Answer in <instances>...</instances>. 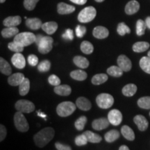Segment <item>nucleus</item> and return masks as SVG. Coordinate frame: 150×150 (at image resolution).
I'll return each instance as SVG.
<instances>
[{"label": "nucleus", "mask_w": 150, "mask_h": 150, "mask_svg": "<svg viewBox=\"0 0 150 150\" xmlns=\"http://www.w3.org/2000/svg\"><path fill=\"white\" fill-rule=\"evenodd\" d=\"M55 134L54 129L52 127H46L35 134L33 137L35 144L38 147H44L53 139Z\"/></svg>", "instance_id": "obj_1"}, {"label": "nucleus", "mask_w": 150, "mask_h": 150, "mask_svg": "<svg viewBox=\"0 0 150 150\" xmlns=\"http://www.w3.org/2000/svg\"><path fill=\"white\" fill-rule=\"evenodd\" d=\"M76 110V106L72 102H63L56 107V112L61 117H65L72 115Z\"/></svg>", "instance_id": "obj_2"}, {"label": "nucleus", "mask_w": 150, "mask_h": 150, "mask_svg": "<svg viewBox=\"0 0 150 150\" xmlns=\"http://www.w3.org/2000/svg\"><path fill=\"white\" fill-rule=\"evenodd\" d=\"M36 35L31 32H22L18 33L14 37L13 41L23 47H27L35 42Z\"/></svg>", "instance_id": "obj_3"}, {"label": "nucleus", "mask_w": 150, "mask_h": 150, "mask_svg": "<svg viewBox=\"0 0 150 150\" xmlns=\"http://www.w3.org/2000/svg\"><path fill=\"white\" fill-rule=\"evenodd\" d=\"M97 11L95 7L88 6L83 8L78 15V20L81 23L91 22L96 17Z\"/></svg>", "instance_id": "obj_4"}, {"label": "nucleus", "mask_w": 150, "mask_h": 150, "mask_svg": "<svg viewBox=\"0 0 150 150\" xmlns=\"http://www.w3.org/2000/svg\"><path fill=\"white\" fill-rule=\"evenodd\" d=\"M14 124L16 129L20 132H27L29 129V125L27 119L23 113L20 111L16 112L14 115Z\"/></svg>", "instance_id": "obj_5"}, {"label": "nucleus", "mask_w": 150, "mask_h": 150, "mask_svg": "<svg viewBox=\"0 0 150 150\" xmlns=\"http://www.w3.org/2000/svg\"><path fill=\"white\" fill-rule=\"evenodd\" d=\"M96 103L99 108L107 109L111 107L114 103V98L108 93L99 94L96 97Z\"/></svg>", "instance_id": "obj_6"}, {"label": "nucleus", "mask_w": 150, "mask_h": 150, "mask_svg": "<svg viewBox=\"0 0 150 150\" xmlns=\"http://www.w3.org/2000/svg\"><path fill=\"white\" fill-rule=\"evenodd\" d=\"M15 107L18 111H20L23 113H29L33 112L35 110V105L31 101L27 99H20L15 104Z\"/></svg>", "instance_id": "obj_7"}, {"label": "nucleus", "mask_w": 150, "mask_h": 150, "mask_svg": "<svg viewBox=\"0 0 150 150\" xmlns=\"http://www.w3.org/2000/svg\"><path fill=\"white\" fill-rule=\"evenodd\" d=\"M54 40L50 36H43L38 45V49L40 53L42 54H48L53 47Z\"/></svg>", "instance_id": "obj_8"}, {"label": "nucleus", "mask_w": 150, "mask_h": 150, "mask_svg": "<svg viewBox=\"0 0 150 150\" xmlns=\"http://www.w3.org/2000/svg\"><path fill=\"white\" fill-rule=\"evenodd\" d=\"M108 120L110 124L114 126H117L122 121V114L119 110L112 109L108 112Z\"/></svg>", "instance_id": "obj_9"}, {"label": "nucleus", "mask_w": 150, "mask_h": 150, "mask_svg": "<svg viewBox=\"0 0 150 150\" xmlns=\"http://www.w3.org/2000/svg\"><path fill=\"white\" fill-rule=\"evenodd\" d=\"M117 65L124 72H129L131 70L132 67V63H131V60L125 55H120L118 56Z\"/></svg>", "instance_id": "obj_10"}, {"label": "nucleus", "mask_w": 150, "mask_h": 150, "mask_svg": "<svg viewBox=\"0 0 150 150\" xmlns=\"http://www.w3.org/2000/svg\"><path fill=\"white\" fill-rule=\"evenodd\" d=\"M109 124L110 122L107 118L101 117L99 119L95 120L92 123V127L95 130L101 131L107 128L109 126Z\"/></svg>", "instance_id": "obj_11"}, {"label": "nucleus", "mask_w": 150, "mask_h": 150, "mask_svg": "<svg viewBox=\"0 0 150 150\" xmlns=\"http://www.w3.org/2000/svg\"><path fill=\"white\" fill-rule=\"evenodd\" d=\"M13 65L18 69H23L26 65L25 58L21 53H16L11 59Z\"/></svg>", "instance_id": "obj_12"}, {"label": "nucleus", "mask_w": 150, "mask_h": 150, "mask_svg": "<svg viewBox=\"0 0 150 150\" xmlns=\"http://www.w3.org/2000/svg\"><path fill=\"white\" fill-rule=\"evenodd\" d=\"M24 79H25V76L22 73L17 72L11 74L9 76L8 79V83L9 85L12 86H18L22 83Z\"/></svg>", "instance_id": "obj_13"}, {"label": "nucleus", "mask_w": 150, "mask_h": 150, "mask_svg": "<svg viewBox=\"0 0 150 150\" xmlns=\"http://www.w3.org/2000/svg\"><path fill=\"white\" fill-rule=\"evenodd\" d=\"M134 121L140 131H144L146 129H147L148 126H149V122H148L147 120L146 119L145 117H144L143 115H138L135 116Z\"/></svg>", "instance_id": "obj_14"}, {"label": "nucleus", "mask_w": 150, "mask_h": 150, "mask_svg": "<svg viewBox=\"0 0 150 150\" xmlns=\"http://www.w3.org/2000/svg\"><path fill=\"white\" fill-rule=\"evenodd\" d=\"M22 18L19 16H9L5 18L3 21L4 25L6 27H15L21 24Z\"/></svg>", "instance_id": "obj_15"}, {"label": "nucleus", "mask_w": 150, "mask_h": 150, "mask_svg": "<svg viewBox=\"0 0 150 150\" xmlns=\"http://www.w3.org/2000/svg\"><path fill=\"white\" fill-rule=\"evenodd\" d=\"M93 36L97 39H104L109 35V31L106 27L102 26H97L95 27L93 31Z\"/></svg>", "instance_id": "obj_16"}, {"label": "nucleus", "mask_w": 150, "mask_h": 150, "mask_svg": "<svg viewBox=\"0 0 150 150\" xmlns=\"http://www.w3.org/2000/svg\"><path fill=\"white\" fill-rule=\"evenodd\" d=\"M140 9V4L136 0H131L127 4L125 11L127 15H134Z\"/></svg>", "instance_id": "obj_17"}, {"label": "nucleus", "mask_w": 150, "mask_h": 150, "mask_svg": "<svg viewBox=\"0 0 150 150\" xmlns=\"http://www.w3.org/2000/svg\"><path fill=\"white\" fill-rule=\"evenodd\" d=\"M76 105L80 110H84V111L89 110L92 107L91 103L89 99L83 97H80L76 99Z\"/></svg>", "instance_id": "obj_18"}, {"label": "nucleus", "mask_w": 150, "mask_h": 150, "mask_svg": "<svg viewBox=\"0 0 150 150\" xmlns=\"http://www.w3.org/2000/svg\"><path fill=\"white\" fill-rule=\"evenodd\" d=\"M58 13L61 15L70 14L75 11V7L74 6L69 5L64 2L59 3L57 6Z\"/></svg>", "instance_id": "obj_19"}, {"label": "nucleus", "mask_w": 150, "mask_h": 150, "mask_svg": "<svg viewBox=\"0 0 150 150\" xmlns=\"http://www.w3.org/2000/svg\"><path fill=\"white\" fill-rule=\"evenodd\" d=\"M54 91L56 94L61 96H68L72 93V88L70 86L67 84L55 86Z\"/></svg>", "instance_id": "obj_20"}, {"label": "nucleus", "mask_w": 150, "mask_h": 150, "mask_svg": "<svg viewBox=\"0 0 150 150\" xmlns=\"http://www.w3.org/2000/svg\"><path fill=\"white\" fill-rule=\"evenodd\" d=\"M26 25L30 29L38 30L42 27V21L39 18H27L26 20Z\"/></svg>", "instance_id": "obj_21"}, {"label": "nucleus", "mask_w": 150, "mask_h": 150, "mask_svg": "<svg viewBox=\"0 0 150 150\" xmlns=\"http://www.w3.org/2000/svg\"><path fill=\"white\" fill-rule=\"evenodd\" d=\"M42 29L46 33L52 35L58 29V24L56 22H47L42 24Z\"/></svg>", "instance_id": "obj_22"}, {"label": "nucleus", "mask_w": 150, "mask_h": 150, "mask_svg": "<svg viewBox=\"0 0 150 150\" xmlns=\"http://www.w3.org/2000/svg\"><path fill=\"white\" fill-rule=\"evenodd\" d=\"M74 63L76 66L82 69H86L89 66V61L86 58L81 56H76L73 59Z\"/></svg>", "instance_id": "obj_23"}, {"label": "nucleus", "mask_w": 150, "mask_h": 150, "mask_svg": "<svg viewBox=\"0 0 150 150\" xmlns=\"http://www.w3.org/2000/svg\"><path fill=\"white\" fill-rule=\"evenodd\" d=\"M121 133L122 135L124 136V138H126L127 140H130V141H133L135 139V134L133 131L129 126L127 125H124V126L121 128Z\"/></svg>", "instance_id": "obj_24"}, {"label": "nucleus", "mask_w": 150, "mask_h": 150, "mask_svg": "<svg viewBox=\"0 0 150 150\" xmlns=\"http://www.w3.org/2000/svg\"><path fill=\"white\" fill-rule=\"evenodd\" d=\"M19 33V29L16 27H6L1 31V34L4 38H10L11 37H15Z\"/></svg>", "instance_id": "obj_25"}, {"label": "nucleus", "mask_w": 150, "mask_h": 150, "mask_svg": "<svg viewBox=\"0 0 150 150\" xmlns=\"http://www.w3.org/2000/svg\"><path fill=\"white\" fill-rule=\"evenodd\" d=\"M137 86L134 83L127 84L122 88V94L125 96L127 97H132L136 94L137 92Z\"/></svg>", "instance_id": "obj_26"}, {"label": "nucleus", "mask_w": 150, "mask_h": 150, "mask_svg": "<svg viewBox=\"0 0 150 150\" xmlns=\"http://www.w3.org/2000/svg\"><path fill=\"white\" fill-rule=\"evenodd\" d=\"M0 71L5 75H10L12 73V69L11 65L4 59L0 58Z\"/></svg>", "instance_id": "obj_27"}, {"label": "nucleus", "mask_w": 150, "mask_h": 150, "mask_svg": "<svg viewBox=\"0 0 150 150\" xmlns=\"http://www.w3.org/2000/svg\"><path fill=\"white\" fill-rule=\"evenodd\" d=\"M83 134L87 137L88 141L91 143H99L102 140V138L99 135L95 134L91 131H86Z\"/></svg>", "instance_id": "obj_28"}, {"label": "nucleus", "mask_w": 150, "mask_h": 150, "mask_svg": "<svg viewBox=\"0 0 150 150\" xmlns=\"http://www.w3.org/2000/svg\"><path fill=\"white\" fill-rule=\"evenodd\" d=\"M30 90V81L28 78H25L22 83L19 86V93L21 96L27 95Z\"/></svg>", "instance_id": "obj_29"}, {"label": "nucleus", "mask_w": 150, "mask_h": 150, "mask_svg": "<svg viewBox=\"0 0 150 150\" xmlns=\"http://www.w3.org/2000/svg\"><path fill=\"white\" fill-rule=\"evenodd\" d=\"M149 47V43L147 42H137L133 45V50L137 53L145 52Z\"/></svg>", "instance_id": "obj_30"}, {"label": "nucleus", "mask_w": 150, "mask_h": 150, "mask_svg": "<svg viewBox=\"0 0 150 150\" xmlns=\"http://www.w3.org/2000/svg\"><path fill=\"white\" fill-rule=\"evenodd\" d=\"M70 76L74 80L84 81L87 78L88 74L85 71L81 70H76L71 72Z\"/></svg>", "instance_id": "obj_31"}, {"label": "nucleus", "mask_w": 150, "mask_h": 150, "mask_svg": "<svg viewBox=\"0 0 150 150\" xmlns=\"http://www.w3.org/2000/svg\"><path fill=\"white\" fill-rule=\"evenodd\" d=\"M108 80V76L106 74H97L92 78L91 81L93 85H101Z\"/></svg>", "instance_id": "obj_32"}, {"label": "nucleus", "mask_w": 150, "mask_h": 150, "mask_svg": "<svg viewBox=\"0 0 150 150\" xmlns=\"http://www.w3.org/2000/svg\"><path fill=\"white\" fill-rule=\"evenodd\" d=\"M120 138V132L117 130H110L104 136V139L107 142H112Z\"/></svg>", "instance_id": "obj_33"}, {"label": "nucleus", "mask_w": 150, "mask_h": 150, "mask_svg": "<svg viewBox=\"0 0 150 150\" xmlns=\"http://www.w3.org/2000/svg\"><path fill=\"white\" fill-rule=\"evenodd\" d=\"M140 66L144 72L150 74V57L143 56L140 61Z\"/></svg>", "instance_id": "obj_34"}, {"label": "nucleus", "mask_w": 150, "mask_h": 150, "mask_svg": "<svg viewBox=\"0 0 150 150\" xmlns=\"http://www.w3.org/2000/svg\"><path fill=\"white\" fill-rule=\"evenodd\" d=\"M124 71L119 66H110L107 69V73L114 77H120L122 76Z\"/></svg>", "instance_id": "obj_35"}, {"label": "nucleus", "mask_w": 150, "mask_h": 150, "mask_svg": "<svg viewBox=\"0 0 150 150\" xmlns=\"http://www.w3.org/2000/svg\"><path fill=\"white\" fill-rule=\"evenodd\" d=\"M80 49L83 53L86 54H91L93 52L94 47L91 42L88 41H83L81 44Z\"/></svg>", "instance_id": "obj_36"}, {"label": "nucleus", "mask_w": 150, "mask_h": 150, "mask_svg": "<svg viewBox=\"0 0 150 150\" xmlns=\"http://www.w3.org/2000/svg\"><path fill=\"white\" fill-rule=\"evenodd\" d=\"M138 105L143 109H150V97L146 96L140 98L138 100Z\"/></svg>", "instance_id": "obj_37"}, {"label": "nucleus", "mask_w": 150, "mask_h": 150, "mask_svg": "<svg viewBox=\"0 0 150 150\" xmlns=\"http://www.w3.org/2000/svg\"><path fill=\"white\" fill-rule=\"evenodd\" d=\"M147 28V25H146L145 22H144L142 20H138L136 22V33L137 35H142L145 34V29Z\"/></svg>", "instance_id": "obj_38"}, {"label": "nucleus", "mask_w": 150, "mask_h": 150, "mask_svg": "<svg viewBox=\"0 0 150 150\" xmlns=\"http://www.w3.org/2000/svg\"><path fill=\"white\" fill-rule=\"evenodd\" d=\"M87 122V117L86 116H81L74 122L75 128L78 131H82L84 129L86 124Z\"/></svg>", "instance_id": "obj_39"}, {"label": "nucleus", "mask_w": 150, "mask_h": 150, "mask_svg": "<svg viewBox=\"0 0 150 150\" xmlns=\"http://www.w3.org/2000/svg\"><path fill=\"white\" fill-rule=\"evenodd\" d=\"M51 63L48 60H44L38 65V70L40 72H46L50 70Z\"/></svg>", "instance_id": "obj_40"}, {"label": "nucleus", "mask_w": 150, "mask_h": 150, "mask_svg": "<svg viewBox=\"0 0 150 150\" xmlns=\"http://www.w3.org/2000/svg\"><path fill=\"white\" fill-rule=\"evenodd\" d=\"M24 47L22 46L19 43L13 41V42H9L8 45V48L11 51L16 52V53H21V52L24 50Z\"/></svg>", "instance_id": "obj_41"}, {"label": "nucleus", "mask_w": 150, "mask_h": 150, "mask_svg": "<svg viewBox=\"0 0 150 150\" xmlns=\"http://www.w3.org/2000/svg\"><path fill=\"white\" fill-rule=\"evenodd\" d=\"M117 31L118 34L120 35H122V36L125 35L126 33H131V30L129 29V27L127 24H125V23H124V22H121V23L118 24Z\"/></svg>", "instance_id": "obj_42"}, {"label": "nucleus", "mask_w": 150, "mask_h": 150, "mask_svg": "<svg viewBox=\"0 0 150 150\" xmlns=\"http://www.w3.org/2000/svg\"><path fill=\"white\" fill-rule=\"evenodd\" d=\"M74 142L75 144L77 146H83L86 145L88 141L87 137L86 136V135L83 134L76 136L74 140Z\"/></svg>", "instance_id": "obj_43"}, {"label": "nucleus", "mask_w": 150, "mask_h": 150, "mask_svg": "<svg viewBox=\"0 0 150 150\" xmlns=\"http://www.w3.org/2000/svg\"><path fill=\"white\" fill-rule=\"evenodd\" d=\"M38 1L39 0H24V6L28 11H32Z\"/></svg>", "instance_id": "obj_44"}, {"label": "nucleus", "mask_w": 150, "mask_h": 150, "mask_svg": "<svg viewBox=\"0 0 150 150\" xmlns=\"http://www.w3.org/2000/svg\"><path fill=\"white\" fill-rule=\"evenodd\" d=\"M48 82L50 83V85L57 86L61 84V79H60L59 76H57L55 74H52L49 76Z\"/></svg>", "instance_id": "obj_45"}, {"label": "nucleus", "mask_w": 150, "mask_h": 150, "mask_svg": "<svg viewBox=\"0 0 150 150\" xmlns=\"http://www.w3.org/2000/svg\"><path fill=\"white\" fill-rule=\"evenodd\" d=\"M28 63L31 66H36L38 63V59L34 54H31L28 56Z\"/></svg>", "instance_id": "obj_46"}, {"label": "nucleus", "mask_w": 150, "mask_h": 150, "mask_svg": "<svg viewBox=\"0 0 150 150\" xmlns=\"http://www.w3.org/2000/svg\"><path fill=\"white\" fill-rule=\"evenodd\" d=\"M86 33V28L83 26L78 25L76 28V35L78 38H82Z\"/></svg>", "instance_id": "obj_47"}, {"label": "nucleus", "mask_w": 150, "mask_h": 150, "mask_svg": "<svg viewBox=\"0 0 150 150\" xmlns=\"http://www.w3.org/2000/svg\"><path fill=\"white\" fill-rule=\"evenodd\" d=\"M62 37L65 40H72L74 38V33H73V31L70 29H66V31H65V33H63Z\"/></svg>", "instance_id": "obj_48"}, {"label": "nucleus", "mask_w": 150, "mask_h": 150, "mask_svg": "<svg viewBox=\"0 0 150 150\" xmlns=\"http://www.w3.org/2000/svg\"><path fill=\"white\" fill-rule=\"evenodd\" d=\"M55 147L57 150H72V148L69 145H64V144H62L59 142H56Z\"/></svg>", "instance_id": "obj_49"}, {"label": "nucleus", "mask_w": 150, "mask_h": 150, "mask_svg": "<svg viewBox=\"0 0 150 150\" xmlns=\"http://www.w3.org/2000/svg\"><path fill=\"white\" fill-rule=\"evenodd\" d=\"M7 134V131L6 127L3 125H0V141H3L5 139Z\"/></svg>", "instance_id": "obj_50"}, {"label": "nucleus", "mask_w": 150, "mask_h": 150, "mask_svg": "<svg viewBox=\"0 0 150 150\" xmlns=\"http://www.w3.org/2000/svg\"><path fill=\"white\" fill-rule=\"evenodd\" d=\"M73 3L76 4L78 5H83L87 2L88 0H70Z\"/></svg>", "instance_id": "obj_51"}, {"label": "nucleus", "mask_w": 150, "mask_h": 150, "mask_svg": "<svg viewBox=\"0 0 150 150\" xmlns=\"http://www.w3.org/2000/svg\"><path fill=\"white\" fill-rule=\"evenodd\" d=\"M43 37V35H40V34H38V35H36V40H35V44L38 45L39 42H40V41L41 40V39H42V38Z\"/></svg>", "instance_id": "obj_52"}, {"label": "nucleus", "mask_w": 150, "mask_h": 150, "mask_svg": "<svg viewBox=\"0 0 150 150\" xmlns=\"http://www.w3.org/2000/svg\"><path fill=\"white\" fill-rule=\"evenodd\" d=\"M145 23H146V25H147V27H148L150 29V16L147 17V18H146Z\"/></svg>", "instance_id": "obj_53"}, {"label": "nucleus", "mask_w": 150, "mask_h": 150, "mask_svg": "<svg viewBox=\"0 0 150 150\" xmlns=\"http://www.w3.org/2000/svg\"><path fill=\"white\" fill-rule=\"evenodd\" d=\"M38 115L40 116V117H42V118H44V119H45V118L47 117V115L42 112H40V111L38 112Z\"/></svg>", "instance_id": "obj_54"}, {"label": "nucleus", "mask_w": 150, "mask_h": 150, "mask_svg": "<svg viewBox=\"0 0 150 150\" xmlns=\"http://www.w3.org/2000/svg\"><path fill=\"white\" fill-rule=\"evenodd\" d=\"M119 150H129V149L126 145H122L121 147L119 148Z\"/></svg>", "instance_id": "obj_55"}, {"label": "nucleus", "mask_w": 150, "mask_h": 150, "mask_svg": "<svg viewBox=\"0 0 150 150\" xmlns=\"http://www.w3.org/2000/svg\"><path fill=\"white\" fill-rule=\"evenodd\" d=\"M95 1H96L97 2H99V3H100V2H103V1H104V0H95Z\"/></svg>", "instance_id": "obj_56"}, {"label": "nucleus", "mask_w": 150, "mask_h": 150, "mask_svg": "<svg viewBox=\"0 0 150 150\" xmlns=\"http://www.w3.org/2000/svg\"><path fill=\"white\" fill-rule=\"evenodd\" d=\"M5 1H6V0H0V3H1V4L4 3Z\"/></svg>", "instance_id": "obj_57"}, {"label": "nucleus", "mask_w": 150, "mask_h": 150, "mask_svg": "<svg viewBox=\"0 0 150 150\" xmlns=\"http://www.w3.org/2000/svg\"><path fill=\"white\" fill-rule=\"evenodd\" d=\"M147 56H149V57H150V51L148 52V54H147Z\"/></svg>", "instance_id": "obj_58"}, {"label": "nucleus", "mask_w": 150, "mask_h": 150, "mask_svg": "<svg viewBox=\"0 0 150 150\" xmlns=\"http://www.w3.org/2000/svg\"><path fill=\"white\" fill-rule=\"evenodd\" d=\"M149 115H150V112H149Z\"/></svg>", "instance_id": "obj_59"}]
</instances>
